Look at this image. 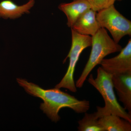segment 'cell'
I'll use <instances>...</instances> for the list:
<instances>
[{"label": "cell", "mask_w": 131, "mask_h": 131, "mask_svg": "<svg viewBox=\"0 0 131 131\" xmlns=\"http://www.w3.org/2000/svg\"><path fill=\"white\" fill-rule=\"evenodd\" d=\"M96 18L101 28L108 30L116 43L126 35L131 36L130 20L117 11L114 4L97 12Z\"/></svg>", "instance_id": "obj_5"}, {"label": "cell", "mask_w": 131, "mask_h": 131, "mask_svg": "<svg viewBox=\"0 0 131 131\" xmlns=\"http://www.w3.org/2000/svg\"><path fill=\"white\" fill-rule=\"evenodd\" d=\"M71 29V47L69 52L63 62L67 59H69V64L68 70L61 82L56 85L55 88L66 89L75 93L77 91L74 79L76 65L82 51L86 48L90 47L92 43V37L89 35H83Z\"/></svg>", "instance_id": "obj_4"}, {"label": "cell", "mask_w": 131, "mask_h": 131, "mask_svg": "<svg viewBox=\"0 0 131 131\" xmlns=\"http://www.w3.org/2000/svg\"><path fill=\"white\" fill-rule=\"evenodd\" d=\"M118 55L112 58L103 59L100 64L106 72L112 75L131 71V39Z\"/></svg>", "instance_id": "obj_6"}, {"label": "cell", "mask_w": 131, "mask_h": 131, "mask_svg": "<svg viewBox=\"0 0 131 131\" xmlns=\"http://www.w3.org/2000/svg\"><path fill=\"white\" fill-rule=\"evenodd\" d=\"M112 77V75L106 72L101 67L97 69L96 78H94L92 74L90 75L88 81L99 91L105 103L103 107H96L97 111L94 114L98 119L106 115H115L131 123V115L127 112L117 101Z\"/></svg>", "instance_id": "obj_2"}, {"label": "cell", "mask_w": 131, "mask_h": 131, "mask_svg": "<svg viewBox=\"0 0 131 131\" xmlns=\"http://www.w3.org/2000/svg\"><path fill=\"white\" fill-rule=\"evenodd\" d=\"M112 80L119 101L124 104L125 109L131 115V71L112 75Z\"/></svg>", "instance_id": "obj_7"}, {"label": "cell", "mask_w": 131, "mask_h": 131, "mask_svg": "<svg viewBox=\"0 0 131 131\" xmlns=\"http://www.w3.org/2000/svg\"><path fill=\"white\" fill-rule=\"evenodd\" d=\"M16 80L29 94L43 100V103L40 105V109L53 122H57L60 120L58 113L63 108H69L77 113H86L89 109V101L79 100L59 89L45 90L24 79L17 78Z\"/></svg>", "instance_id": "obj_1"}, {"label": "cell", "mask_w": 131, "mask_h": 131, "mask_svg": "<svg viewBox=\"0 0 131 131\" xmlns=\"http://www.w3.org/2000/svg\"><path fill=\"white\" fill-rule=\"evenodd\" d=\"M104 131H131V123L119 116L111 114L98 119Z\"/></svg>", "instance_id": "obj_11"}, {"label": "cell", "mask_w": 131, "mask_h": 131, "mask_svg": "<svg viewBox=\"0 0 131 131\" xmlns=\"http://www.w3.org/2000/svg\"><path fill=\"white\" fill-rule=\"evenodd\" d=\"M117 1H121V0H113L114 2Z\"/></svg>", "instance_id": "obj_14"}, {"label": "cell", "mask_w": 131, "mask_h": 131, "mask_svg": "<svg viewBox=\"0 0 131 131\" xmlns=\"http://www.w3.org/2000/svg\"><path fill=\"white\" fill-rule=\"evenodd\" d=\"M91 50L90 56L81 74L75 83L77 88H80L83 86L85 81L91 71L103 59L109 54L120 52L122 46L114 42L106 30L101 28L92 37Z\"/></svg>", "instance_id": "obj_3"}, {"label": "cell", "mask_w": 131, "mask_h": 131, "mask_svg": "<svg viewBox=\"0 0 131 131\" xmlns=\"http://www.w3.org/2000/svg\"><path fill=\"white\" fill-rule=\"evenodd\" d=\"M79 131H104L94 113H85L84 117L78 122Z\"/></svg>", "instance_id": "obj_12"}, {"label": "cell", "mask_w": 131, "mask_h": 131, "mask_svg": "<svg viewBox=\"0 0 131 131\" xmlns=\"http://www.w3.org/2000/svg\"><path fill=\"white\" fill-rule=\"evenodd\" d=\"M58 8L66 15L68 19L67 25L70 28L82 14L91 9L87 0H73L69 3H61Z\"/></svg>", "instance_id": "obj_9"}, {"label": "cell", "mask_w": 131, "mask_h": 131, "mask_svg": "<svg viewBox=\"0 0 131 131\" xmlns=\"http://www.w3.org/2000/svg\"><path fill=\"white\" fill-rule=\"evenodd\" d=\"M91 9L97 12L114 4L113 0H87Z\"/></svg>", "instance_id": "obj_13"}, {"label": "cell", "mask_w": 131, "mask_h": 131, "mask_svg": "<svg viewBox=\"0 0 131 131\" xmlns=\"http://www.w3.org/2000/svg\"><path fill=\"white\" fill-rule=\"evenodd\" d=\"M96 13L93 9H89L77 19L71 28L81 35L93 36L101 28Z\"/></svg>", "instance_id": "obj_8"}, {"label": "cell", "mask_w": 131, "mask_h": 131, "mask_svg": "<svg viewBox=\"0 0 131 131\" xmlns=\"http://www.w3.org/2000/svg\"><path fill=\"white\" fill-rule=\"evenodd\" d=\"M35 0H29L21 6L16 5L11 0H4L0 2V18L5 19H15L25 14L30 13L34 6Z\"/></svg>", "instance_id": "obj_10"}]
</instances>
